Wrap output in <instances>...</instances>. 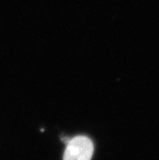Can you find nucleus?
<instances>
[{"label": "nucleus", "instance_id": "1", "mask_svg": "<svg viewBox=\"0 0 159 160\" xmlns=\"http://www.w3.org/2000/svg\"><path fill=\"white\" fill-rule=\"evenodd\" d=\"M93 144L89 138L77 136L67 143L63 160H91L93 154Z\"/></svg>", "mask_w": 159, "mask_h": 160}]
</instances>
